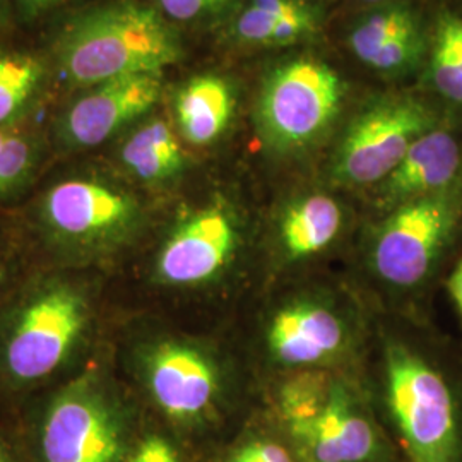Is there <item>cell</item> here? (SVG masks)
<instances>
[{"instance_id": "obj_24", "label": "cell", "mask_w": 462, "mask_h": 462, "mask_svg": "<svg viewBox=\"0 0 462 462\" xmlns=\"http://www.w3.org/2000/svg\"><path fill=\"white\" fill-rule=\"evenodd\" d=\"M230 0H160L163 11L173 19H194L213 9L225 5Z\"/></svg>"}, {"instance_id": "obj_31", "label": "cell", "mask_w": 462, "mask_h": 462, "mask_svg": "<svg viewBox=\"0 0 462 462\" xmlns=\"http://www.w3.org/2000/svg\"><path fill=\"white\" fill-rule=\"evenodd\" d=\"M0 462H5L4 461V457H2V454H0Z\"/></svg>"}, {"instance_id": "obj_2", "label": "cell", "mask_w": 462, "mask_h": 462, "mask_svg": "<svg viewBox=\"0 0 462 462\" xmlns=\"http://www.w3.org/2000/svg\"><path fill=\"white\" fill-rule=\"evenodd\" d=\"M286 425L310 462H366L377 452V435L343 383L305 374L281 393Z\"/></svg>"}, {"instance_id": "obj_1", "label": "cell", "mask_w": 462, "mask_h": 462, "mask_svg": "<svg viewBox=\"0 0 462 462\" xmlns=\"http://www.w3.org/2000/svg\"><path fill=\"white\" fill-rule=\"evenodd\" d=\"M180 55L177 40L154 11L114 5L79 19L60 45V66L72 83L103 84L156 74Z\"/></svg>"}, {"instance_id": "obj_17", "label": "cell", "mask_w": 462, "mask_h": 462, "mask_svg": "<svg viewBox=\"0 0 462 462\" xmlns=\"http://www.w3.org/2000/svg\"><path fill=\"white\" fill-rule=\"evenodd\" d=\"M122 160L135 177L156 182L175 175L182 168L183 154L171 129L165 122L154 120L125 143Z\"/></svg>"}, {"instance_id": "obj_5", "label": "cell", "mask_w": 462, "mask_h": 462, "mask_svg": "<svg viewBox=\"0 0 462 462\" xmlns=\"http://www.w3.org/2000/svg\"><path fill=\"white\" fill-rule=\"evenodd\" d=\"M429 108L411 98L387 99L358 116L339 148L336 175L353 185L385 180L423 134L433 131Z\"/></svg>"}, {"instance_id": "obj_9", "label": "cell", "mask_w": 462, "mask_h": 462, "mask_svg": "<svg viewBox=\"0 0 462 462\" xmlns=\"http://www.w3.org/2000/svg\"><path fill=\"white\" fill-rule=\"evenodd\" d=\"M162 95V84L156 74H139L120 78L78 99L64 122L66 137L76 146H98L108 137L146 114Z\"/></svg>"}, {"instance_id": "obj_25", "label": "cell", "mask_w": 462, "mask_h": 462, "mask_svg": "<svg viewBox=\"0 0 462 462\" xmlns=\"http://www.w3.org/2000/svg\"><path fill=\"white\" fill-rule=\"evenodd\" d=\"M131 462H179V456L173 447L162 437H149Z\"/></svg>"}, {"instance_id": "obj_16", "label": "cell", "mask_w": 462, "mask_h": 462, "mask_svg": "<svg viewBox=\"0 0 462 462\" xmlns=\"http://www.w3.org/2000/svg\"><path fill=\"white\" fill-rule=\"evenodd\" d=\"M341 209L326 196H312L295 204L282 219L281 238L293 259L319 254L337 236Z\"/></svg>"}, {"instance_id": "obj_23", "label": "cell", "mask_w": 462, "mask_h": 462, "mask_svg": "<svg viewBox=\"0 0 462 462\" xmlns=\"http://www.w3.org/2000/svg\"><path fill=\"white\" fill-rule=\"evenodd\" d=\"M230 462H293L288 450L274 442H252L235 452Z\"/></svg>"}, {"instance_id": "obj_11", "label": "cell", "mask_w": 462, "mask_h": 462, "mask_svg": "<svg viewBox=\"0 0 462 462\" xmlns=\"http://www.w3.org/2000/svg\"><path fill=\"white\" fill-rule=\"evenodd\" d=\"M149 389L160 408L175 420H194L209 410L217 391L213 364L199 349L163 343L148 360Z\"/></svg>"}, {"instance_id": "obj_27", "label": "cell", "mask_w": 462, "mask_h": 462, "mask_svg": "<svg viewBox=\"0 0 462 462\" xmlns=\"http://www.w3.org/2000/svg\"><path fill=\"white\" fill-rule=\"evenodd\" d=\"M448 291L456 301V307L459 310V315L462 319V261L459 265L454 269L450 280H448Z\"/></svg>"}, {"instance_id": "obj_13", "label": "cell", "mask_w": 462, "mask_h": 462, "mask_svg": "<svg viewBox=\"0 0 462 462\" xmlns=\"http://www.w3.org/2000/svg\"><path fill=\"white\" fill-rule=\"evenodd\" d=\"M267 343L281 364H320L343 347L345 328L337 315L328 309L297 303L274 315L267 330Z\"/></svg>"}, {"instance_id": "obj_7", "label": "cell", "mask_w": 462, "mask_h": 462, "mask_svg": "<svg viewBox=\"0 0 462 462\" xmlns=\"http://www.w3.org/2000/svg\"><path fill=\"white\" fill-rule=\"evenodd\" d=\"M459 219V202L447 192L399 206L380 230L374 265L382 280L413 286L429 274Z\"/></svg>"}, {"instance_id": "obj_29", "label": "cell", "mask_w": 462, "mask_h": 462, "mask_svg": "<svg viewBox=\"0 0 462 462\" xmlns=\"http://www.w3.org/2000/svg\"><path fill=\"white\" fill-rule=\"evenodd\" d=\"M26 2H33V4H43V2H50V0H26Z\"/></svg>"}, {"instance_id": "obj_30", "label": "cell", "mask_w": 462, "mask_h": 462, "mask_svg": "<svg viewBox=\"0 0 462 462\" xmlns=\"http://www.w3.org/2000/svg\"><path fill=\"white\" fill-rule=\"evenodd\" d=\"M365 2H379V0H365Z\"/></svg>"}, {"instance_id": "obj_19", "label": "cell", "mask_w": 462, "mask_h": 462, "mask_svg": "<svg viewBox=\"0 0 462 462\" xmlns=\"http://www.w3.org/2000/svg\"><path fill=\"white\" fill-rule=\"evenodd\" d=\"M314 28V17L310 16V13L305 16L281 19L255 7L247 9L236 23V32L240 38L250 43L263 45L293 43L298 38L310 33Z\"/></svg>"}, {"instance_id": "obj_4", "label": "cell", "mask_w": 462, "mask_h": 462, "mask_svg": "<svg viewBox=\"0 0 462 462\" xmlns=\"http://www.w3.org/2000/svg\"><path fill=\"white\" fill-rule=\"evenodd\" d=\"M341 97V79L320 62L297 60L276 70L259 105L265 141L273 148H305L328 129Z\"/></svg>"}, {"instance_id": "obj_22", "label": "cell", "mask_w": 462, "mask_h": 462, "mask_svg": "<svg viewBox=\"0 0 462 462\" xmlns=\"http://www.w3.org/2000/svg\"><path fill=\"white\" fill-rule=\"evenodd\" d=\"M32 165V146L30 143L11 134L0 148V192L11 189L19 182Z\"/></svg>"}, {"instance_id": "obj_26", "label": "cell", "mask_w": 462, "mask_h": 462, "mask_svg": "<svg viewBox=\"0 0 462 462\" xmlns=\"http://www.w3.org/2000/svg\"><path fill=\"white\" fill-rule=\"evenodd\" d=\"M259 11H264L271 16L281 17H300L309 14L303 7H300L295 2L291 0H254V5Z\"/></svg>"}, {"instance_id": "obj_18", "label": "cell", "mask_w": 462, "mask_h": 462, "mask_svg": "<svg viewBox=\"0 0 462 462\" xmlns=\"http://www.w3.org/2000/svg\"><path fill=\"white\" fill-rule=\"evenodd\" d=\"M433 40V86L444 98L462 103V17L452 13L440 14Z\"/></svg>"}, {"instance_id": "obj_28", "label": "cell", "mask_w": 462, "mask_h": 462, "mask_svg": "<svg viewBox=\"0 0 462 462\" xmlns=\"http://www.w3.org/2000/svg\"><path fill=\"white\" fill-rule=\"evenodd\" d=\"M11 134H13L11 131H7V129H2V127H0V148H2V144L5 143V139H7Z\"/></svg>"}, {"instance_id": "obj_8", "label": "cell", "mask_w": 462, "mask_h": 462, "mask_svg": "<svg viewBox=\"0 0 462 462\" xmlns=\"http://www.w3.org/2000/svg\"><path fill=\"white\" fill-rule=\"evenodd\" d=\"M42 447L45 462L118 461V421L95 383L79 380L55 397L45 416Z\"/></svg>"}, {"instance_id": "obj_10", "label": "cell", "mask_w": 462, "mask_h": 462, "mask_svg": "<svg viewBox=\"0 0 462 462\" xmlns=\"http://www.w3.org/2000/svg\"><path fill=\"white\" fill-rule=\"evenodd\" d=\"M236 248V231L221 209H208L175 231L158 259V274L170 284H199L216 276Z\"/></svg>"}, {"instance_id": "obj_3", "label": "cell", "mask_w": 462, "mask_h": 462, "mask_svg": "<svg viewBox=\"0 0 462 462\" xmlns=\"http://www.w3.org/2000/svg\"><path fill=\"white\" fill-rule=\"evenodd\" d=\"M387 396L413 462H461V430L446 380L404 347L387 355Z\"/></svg>"}, {"instance_id": "obj_6", "label": "cell", "mask_w": 462, "mask_h": 462, "mask_svg": "<svg viewBox=\"0 0 462 462\" xmlns=\"http://www.w3.org/2000/svg\"><path fill=\"white\" fill-rule=\"evenodd\" d=\"M86 322L84 298L67 286L34 297L17 317L5 345L9 374L21 382L50 375L78 343Z\"/></svg>"}, {"instance_id": "obj_20", "label": "cell", "mask_w": 462, "mask_h": 462, "mask_svg": "<svg viewBox=\"0 0 462 462\" xmlns=\"http://www.w3.org/2000/svg\"><path fill=\"white\" fill-rule=\"evenodd\" d=\"M42 78V64L30 55L0 57V125L30 98Z\"/></svg>"}, {"instance_id": "obj_21", "label": "cell", "mask_w": 462, "mask_h": 462, "mask_svg": "<svg viewBox=\"0 0 462 462\" xmlns=\"http://www.w3.org/2000/svg\"><path fill=\"white\" fill-rule=\"evenodd\" d=\"M416 23V17L402 7H394L365 19L351 33L349 43L362 62H368L394 34Z\"/></svg>"}, {"instance_id": "obj_14", "label": "cell", "mask_w": 462, "mask_h": 462, "mask_svg": "<svg viewBox=\"0 0 462 462\" xmlns=\"http://www.w3.org/2000/svg\"><path fill=\"white\" fill-rule=\"evenodd\" d=\"M461 168V149L446 131H430L416 139L402 162L385 179L383 196L391 202H410L447 192Z\"/></svg>"}, {"instance_id": "obj_15", "label": "cell", "mask_w": 462, "mask_h": 462, "mask_svg": "<svg viewBox=\"0 0 462 462\" xmlns=\"http://www.w3.org/2000/svg\"><path fill=\"white\" fill-rule=\"evenodd\" d=\"M233 98L225 81L204 76L187 84L177 98L183 135L192 144H209L230 122Z\"/></svg>"}, {"instance_id": "obj_12", "label": "cell", "mask_w": 462, "mask_h": 462, "mask_svg": "<svg viewBox=\"0 0 462 462\" xmlns=\"http://www.w3.org/2000/svg\"><path fill=\"white\" fill-rule=\"evenodd\" d=\"M131 199L97 182L70 180L50 190L45 213L50 225L78 240H97L122 230L133 217Z\"/></svg>"}]
</instances>
